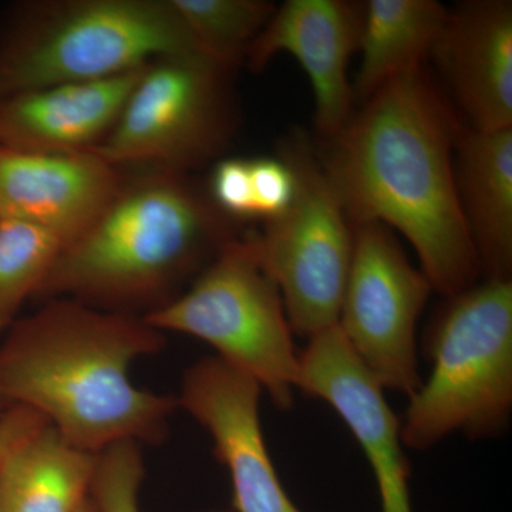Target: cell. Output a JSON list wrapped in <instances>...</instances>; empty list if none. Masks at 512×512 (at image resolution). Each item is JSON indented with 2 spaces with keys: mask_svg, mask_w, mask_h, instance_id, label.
I'll return each instance as SVG.
<instances>
[{
  "mask_svg": "<svg viewBox=\"0 0 512 512\" xmlns=\"http://www.w3.org/2000/svg\"><path fill=\"white\" fill-rule=\"evenodd\" d=\"M463 130L450 100L420 67L370 94L319 154L352 224L377 222L402 234L443 298L483 279L458 200Z\"/></svg>",
  "mask_w": 512,
  "mask_h": 512,
  "instance_id": "cell-1",
  "label": "cell"
},
{
  "mask_svg": "<svg viewBox=\"0 0 512 512\" xmlns=\"http://www.w3.org/2000/svg\"><path fill=\"white\" fill-rule=\"evenodd\" d=\"M164 348V333L143 318L50 299L0 339V403L32 410L94 456L123 441L157 446L177 396L140 389L130 372Z\"/></svg>",
  "mask_w": 512,
  "mask_h": 512,
  "instance_id": "cell-2",
  "label": "cell"
},
{
  "mask_svg": "<svg viewBox=\"0 0 512 512\" xmlns=\"http://www.w3.org/2000/svg\"><path fill=\"white\" fill-rule=\"evenodd\" d=\"M244 234L191 174L126 168L119 190L62 249L33 302L73 299L146 318Z\"/></svg>",
  "mask_w": 512,
  "mask_h": 512,
  "instance_id": "cell-3",
  "label": "cell"
},
{
  "mask_svg": "<svg viewBox=\"0 0 512 512\" xmlns=\"http://www.w3.org/2000/svg\"><path fill=\"white\" fill-rule=\"evenodd\" d=\"M431 372L409 397L402 439L427 451L451 436L500 437L512 414V279L444 298L421 338Z\"/></svg>",
  "mask_w": 512,
  "mask_h": 512,
  "instance_id": "cell-4",
  "label": "cell"
},
{
  "mask_svg": "<svg viewBox=\"0 0 512 512\" xmlns=\"http://www.w3.org/2000/svg\"><path fill=\"white\" fill-rule=\"evenodd\" d=\"M191 53L204 55L171 0L30 3L0 39V99Z\"/></svg>",
  "mask_w": 512,
  "mask_h": 512,
  "instance_id": "cell-5",
  "label": "cell"
},
{
  "mask_svg": "<svg viewBox=\"0 0 512 512\" xmlns=\"http://www.w3.org/2000/svg\"><path fill=\"white\" fill-rule=\"evenodd\" d=\"M144 322L200 339L218 359L251 377L276 409L295 404L301 350L278 286L256 258L251 232L222 249L185 292Z\"/></svg>",
  "mask_w": 512,
  "mask_h": 512,
  "instance_id": "cell-6",
  "label": "cell"
},
{
  "mask_svg": "<svg viewBox=\"0 0 512 512\" xmlns=\"http://www.w3.org/2000/svg\"><path fill=\"white\" fill-rule=\"evenodd\" d=\"M234 72L200 53L151 60L116 126L92 153L121 168L191 174L210 164L237 133Z\"/></svg>",
  "mask_w": 512,
  "mask_h": 512,
  "instance_id": "cell-7",
  "label": "cell"
},
{
  "mask_svg": "<svg viewBox=\"0 0 512 512\" xmlns=\"http://www.w3.org/2000/svg\"><path fill=\"white\" fill-rule=\"evenodd\" d=\"M279 157L291 167L295 195L281 215L251 232L252 247L278 286L293 335L306 340L338 323L353 254V225L319 153L302 134Z\"/></svg>",
  "mask_w": 512,
  "mask_h": 512,
  "instance_id": "cell-8",
  "label": "cell"
},
{
  "mask_svg": "<svg viewBox=\"0 0 512 512\" xmlns=\"http://www.w3.org/2000/svg\"><path fill=\"white\" fill-rule=\"evenodd\" d=\"M352 225V262L336 326L380 386L409 399L423 382L417 329L434 289L392 229Z\"/></svg>",
  "mask_w": 512,
  "mask_h": 512,
  "instance_id": "cell-9",
  "label": "cell"
},
{
  "mask_svg": "<svg viewBox=\"0 0 512 512\" xmlns=\"http://www.w3.org/2000/svg\"><path fill=\"white\" fill-rule=\"evenodd\" d=\"M261 386L217 356L192 363L178 406L210 434L227 468L232 512H303L276 473L261 424Z\"/></svg>",
  "mask_w": 512,
  "mask_h": 512,
  "instance_id": "cell-10",
  "label": "cell"
},
{
  "mask_svg": "<svg viewBox=\"0 0 512 512\" xmlns=\"http://www.w3.org/2000/svg\"><path fill=\"white\" fill-rule=\"evenodd\" d=\"M299 359V392L328 403L355 436L375 477L380 512H414L400 419L338 326L308 339Z\"/></svg>",
  "mask_w": 512,
  "mask_h": 512,
  "instance_id": "cell-11",
  "label": "cell"
},
{
  "mask_svg": "<svg viewBox=\"0 0 512 512\" xmlns=\"http://www.w3.org/2000/svg\"><path fill=\"white\" fill-rule=\"evenodd\" d=\"M362 6L346 0H286L249 46L244 64L261 72L279 53L301 64L315 99V126L323 141L343 130L353 113L350 59L359 49Z\"/></svg>",
  "mask_w": 512,
  "mask_h": 512,
  "instance_id": "cell-12",
  "label": "cell"
},
{
  "mask_svg": "<svg viewBox=\"0 0 512 512\" xmlns=\"http://www.w3.org/2000/svg\"><path fill=\"white\" fill-rule=\"evenodd\" d=\"M126 168L93 153L36 154L0 147V221L35 225L64 247L119 190Z\"/></svg>",
  "mask_w": 512,
  "mask_h": 512,
  "instance_id": "cell-13",
  "label": "cell"
},
{
  "mask_svg": "<svg viewBox=\"0 0 512 512\" xmlns=\"http://www.w3.org/2000/svg\"><path fill=\"white\" fill-rule=\"evenodd\" d=\"M431 57L471 130L512 128V2L448 9Z\"/></svg>",
  "mask_w": 512,
  "mask_h": 512,
  "instance_id": "cell-14",
  "label": "cell"
},
{
  "mask_svg": "<svg viewBox=\"0 0 512 512\" xmlns=\"http://www.w3.org/2000/svg\"><path fill=\"white\" fill-rule=\"evenodd\" d=\"M144 66L0 99V147L36 154L92 153L116 126Z\"/></svg>",
  "mask_w": 512,
  "mask_h": 512,
  "instance_id": "cell-15",
  "label": "cell"
},
{
  "mask_svg": "<svg viewBox=\"0 0 512 512\" xmlns=\"http://www.w3.org/2000/svg\"><path fill=\"white\" fill-rule=\"evenodd\" d=\"M458 200L483 279H512V128H464L456 148Z\"/></svg>",
  "mask_w": 512,
  "mask_h": 512,
  "instance_id": "cell-16",
  "label": "cell"
},
{
  "mask_svg": "<svg viewBox=\"0 0 512 512\" xmlns=\"http://www.w3.org/2000/svg\"><path fill=\"white\" fill-rule=\"evenodd\" d=\"M96 460L47 424L0 463V512H76L89 498Z\"/></svg>",
  "mask_w": 512,
  "mask_h": 512,
  "instance_id": "cell-17",
  "label": "cell"
},
{
  "mask_svg": "<svg viewBox=\"0 0 512 512\" xmlns=\"http://www.w3.org/2000/svg\"><path fill=\"white\" fill-rule=\"evenodd\" d=\"M448 9L436 0H369L362 6V55L353 90L365 101L384 83L424 67Z\"/></svg>",
  "mask_w": 512,
  "mask_h": 512,
  "instance_id": "cell-18",
  "label": "cell"
},
{
  "mask_svg": "<svg viewBox=\"0 0 512 512\" xmlns=\"http://www.w3.org/2000/svg\"><path fill=\"white\" fill-rule=\"evenodd\" d=\"M202 53L237 69L268 25L275 3L266 0H171Z\"/></svg>",
  "mask_w": 512,
  "mask_h": 512,
  "instance_id": "cell-19",
  "label": "cell"
},
{
  "mask_svg": "<svg viewBox=\"0 0 512 512\" xmlns=\"http://www.w3.org/2000/svg\"><path fill=\"white\" fill-rule=\"evenodd\" d=\"M64 248L55 235L35 225L0 221V339L35 301Z\"/></svg>",
  "mask_w": 512,
  "mask_h": 512,
  "instance_id": "cell-20",
  "label": "cell"
},
{
  "mask_svg": "<svg viewBox=\"0 0 512 512\" xmlns=\"http://www.w3.org/2000/svg\"><path fill=\"white\" fill-rule=\"evenodd\" d=\"M146 477L141 444L123 441L97 454L90 498L99 512H141L140 491Z\"/></svg>",
  "mask_w": 512,
  "mask_h": 512,
  "instance_id": "cell-21",
  "label": "cell"
},
{
  "mask_svg": "<svg viewBox=\"0 0 512 512\" xmlns=\"http://www.w3.org/2000/svg\"><path fill=\"white\" fill-rule=\"evenodd\" d=\"M256 218L268 221L291 205L295 195V177L281 157L249 160Z\"/></svg>",
  "mask_w": 512,
  "mask_h": 512,
  "instance_id": "cell-22",
  "label": "cell"
},
{
  "mask_svg": "<svg viewBox=\"0 0 512 512\" xmlns=\"http://www.w3.org/2000/svg\"><path fill=\"white\" fill-rule=\"evenodd\" d=\"M211 200L235 221L255 220L249 160L225 158L212 170L207 188Z\"/></svg>",
  "mask_w": 512,
  "mask_h": 512,
  "instance_id": "cell-23",
  "label": "cell"
},
{
  "mask_svg": "<svg viewBox=\"0 0 512 512\" xmlns=\"http://www.w3.org/2000/svg\"><path fill=\"white\" fill-rule=\"evenodd\" d=\"M47 426L46 420L25 407H8L0 416V463L19 444Z\"/></svg>",
  "mask_w": 512,
  "mask_h": 512,
  "instance_id": "cell-24",
  "label": "cell"
},
{
  "mask_svg": "<svg viewBox=\"0 0 512 512\" xmlns=\"http://www.w3.org/2000/svg\"><path fill=\"white\" fill-rule=\"evenodd\" d=\"M76 512H99L97 511L96 505H94L92 498H86V500L83 501L82 505H80L79 508H77Z\"/></svg>",
  "mask_w": 512,
  "mask_h": 512,
  "instance_id": "cell-25",
  "label": "cell"
},
{
  "mask_svg": "<svg viewBox=\"0 0 512 512\" xmlns=\"http://www.w3.org/2000/svg\"><path fill=\"white\" fill-rule=\"evenodd\" d=\"M8 409V407L3 406L2 403H0V416H2L3 413H5V410Z\"/></svg>",
  "mask_w": 512,
  "mask_h": 512,
  "instance_id": "cell-26",
  "label": "cell"
},
{
  "mask_svg": "<svg viewBox=\"0 0 512 512\" xmlns=\"http://www.w3.org/2000/svg\"><path fill=\"white\" fill-rule=\"evenodd\" d=\"M202 512H232L228 510H210V511H202Z\"/></svg>",
  "mask_w": 512,
  "mask_h": 512,
  "instance_id": "cell-27",
  "label": "cell"
}]
</instances>
